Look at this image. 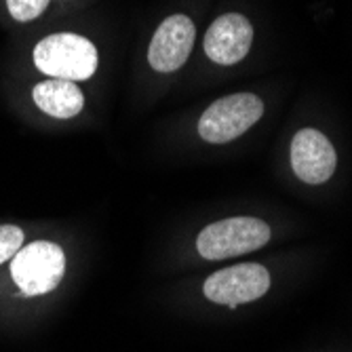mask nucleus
Returning a JSON list of instances; mask_svg holds the SVG:
<instances>
[{
    "mask_svg": "<svg viewBox=\"0 0 352 352\" xmlns=\"http://www.w3.org/2000/svg\"><path fill=\"white\" fill-rule=\"evenodd\" d=\"M34 63L47 76L72 82L87 80L98 70V49L85 36L59 32L34 47Z\"/></svg>",
    "mask_w": 352,
    "mask_h": 352,
    "instance_id": "1",
    "label": "nucleus"
},
{
    "mask_svg": "<svg viewBox=\"0 0 352 352\" xmlns=\"http://www.w3.org/2000/svg\"><path fill=\"white\" fill-rule=\"evenodd\" d=\"M66 274V253L51 241L23 245L11 260V276L28 298L53 292Z\"/></svg>",
    "mask_w": 352,
    "mask_h": 352,
    "instance_id": "2",
    "label": "nucleus"
},
{
    "mask_svg": "<svg viewBox=\"0 0 352 352\" xmlns=\"http://www.w3.org/2000/svg\"><path fill=\"white\" fill-rule=\"evenodd\" d=\"M270 234V226L258 217H228L203 228L197 249L205 260H228L264 247Z\"/></svg>",
    "mask_w": 352,
    "mask_h": 352,
    "instance_id": "3",
    "label": "nucleus"
},
{
    "mask_svg": "<svg viewBox=\"0 0 352 352\" xmlns=\"http://www.w3.org/2000/svg\"><path fill=\"white\" fill-rule=\"evenodd\" d=\"M264 114V102L253 93H234L213 102L201 116L199 133L209 144H226L249 131Z\"/></svg>",
    "mask_w": 352,
    "mask_h": 352,
    "instance_id": "4",
    "label": "nucleus"
},
{
    "mask_svg": "<svg viewBox=\"0 0 352 352\" xmlns=\"http://www.w3.org/2000/svg\"><path fill=\"white\" fill-rule=\"evenodd\" d=\"M270 289V272L262 264H239L223 268L205 280V298L236 308L241 304L260 300Z\"/></svg>",
    "mask_w": 352,
    "mask_h": 352,
    "instance_id": "5",
    "label": "nucleus"
},
{
    "mask_svg": "<svg viewBox=\"0 0 352 352\" xmlns=\"http://www.w3.org/2000/svg\"><path fill=\"white\" fill-rule=\"evenodd\" d=\"M197 28L186 15H171L152 36L148 49V61L156 72H175L190 57L192 45H195Z\"/></svg>",
    "mask_w": 352,
    "mask_h": 352,
    "instance_id": "6",
    "label": "nucleus"
},
{
    "mask_svg": "<svg viewBox=\"0 0 352 352\" xmlns=\"http://www.w3.org/2000/svg\"><path fill=\"white\" fill-rule=\"evenodd\" d=\"M338 165L333 144L316 129H300L292 142V167L306 184L327 182Z\"/></svg>",
    "mask_w": 352,
    "mask_h": 352,
    "instance_id": "7",
    "label": "nucleus"
},
{
    "mask_svg": "<svg viewBox=\"0 0 352 352\" xmlns=\"http://www.w3.org/2000/svg\"><path fill=\"white\" fill-rule=\"evenodd\" d=\"M253 43V25L241 13H226L217 17L207 36H205V53L211 61L221 66H232L245 59Z\"/></svg>",
    "mask_w": 352,
    "mask_h": 352,
    "instance_id": "8",
    "label": "nucleus"
},
{
    "mask_svg": "<svg viewBox=\"0 0 352 352\" xmlns=\"http://www.w3.org/2000/svg\"><path fill=\"white\" fill-rule=\"evenodd\" d=\"M32 100L45 114L55 118H72L85 108L82 91L72 80L63 78H49L38 82L32 91Z\"/></svg>",
    "mask_w": 352,
    "mask_h": 352,
    "instance_id": "9",
    "label": "nucleus"
},
{
    "mask_svg": "<svg viewBox=\"0 0 352 352\" xmlns=\"http://www.w3.org/2000/svg\"><path fill=\"white\" fill-rule=\"evenodd\" d=\"M23 247V230L17 226H0V264L13 260Z\"/></svg>",
    "mask_w": 352,
    "mask_h": 352,
    "instance_id": "10",
    "label": "nucleus"
},
{
    "mask_svg": "<svg viewBox=\"0 0 352 352\" xmlns=\"http://www.w3.org/2000/svg\"><path fill=\"white\" fill-rule=\"evenodd\" d=\"M49 5V0H7V7L13 19L32 21L36 19Z\"/></svg>",
    "mask_w": 352,
    "mask_h": 352,
    "instance_id": "11",
    "label": "nucleus"
}]
</instances>
